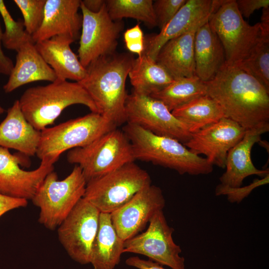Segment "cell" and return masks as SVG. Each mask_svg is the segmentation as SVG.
I'll return each instance as SVG.
<instances>
[{
  "label": "cell",
  "mask_w": 269,
  "mask_h": 269,
  "mask_svg": "<svg viewBox=\"0 0 269 269\" xmlns=\"http://www.w3.org/2000/svg\"><path fill=\"white\" fill-rule=\"evenodd\" d=\"M82 4L90 11L94 13L99 12L106 3L104 0H83Z\"/></svg>",
  "instance_id": "40"
},
{
  "label": "cell",
  "mask_w": 269,
  "mask_h": 269,
  "mask_svg": "<svg viewBox=\"0 0 269 269\" xmlns=\"http://www.w3.org/2000/svg\"><path fill=\"white\" fill-rule=\"evenodd\" d=\"M82 24L78 57L86 68L103 56L114 53L120 34L123 29L121 20H113L108 12L106 3L98 12L89 11L81 3Z\"/></svg>",
  "instance_id": "13"
},
{
  "label": "cell",
  "mask_w": 269,
  "mask_h": 269,
  "mask_svg": "<svg viewBox=\"0 0 269 269\" xmlns=\"http://www.w3.org/2000/svg\"><path fill=\"white\" fill-rule=\"evenodd\" d=\"M126 264L137 269H166L163 266L150 260H143L137 256L129 258L126 260Z\"/></svg>",
  "instance_id": "38"
},
{
  "label": "cell",
  "mask_w": 269,
  "mask_h": 269,
  "mask_svg": "<svg viewBox=\"0 0 269 269\" xmlns=\"http://www.w3.org/2000/svg\"><path fill=\"white\" fill-rule=\"evenodd\" d=\"M151 184L148 172L130 162L88 182L83 198L100 213L111 214Z\"/></svg>",
  "instance_id": "8"
},
{
  "label": "cell",
  "mask_w": 269,
  "mask_h": 269,
  "mask_svg": "<svg viewBox=\"0 0 269 269\" xmlns=\"http://www.w3.org/2000/svg\"><path fill=\"white\" fill-rule=\"evenodd\" d=\"M2 31L0 24V74L9 75L14 64L12 60L5 55L1 48Z\"/></svg>",
  "instance_id": "39"
},
{
  "label": "cell",
  "mask_w": 269,
  "mask_h": 269,
  "mask_svg": "<svg viewBox=\"0 0 269 269\" xmlns=\"http://www.w3.org/2000/svg\"><path fill=\"white\" fill-rule=\"evenodd\" d=\"M236 2L241 15L246 18L256 10L269 7V0H237Z\"/></svg>",
  "instance_id": "36"
},
{
  "label": "cell",
  "mask_w": 269,
  "mask_h": 269,
  "mask_svg": "<svg viewBox=\"0 0 269 269\" xmlns=\"http://www.w3.org/2000/svg\"><path fill=\"white\" fill-rule=\"evenodd\" d=\"M46 0H14L23 18L26 31L32 36L40 27Z\"/></svg>",
  "instance_id": "32"
},
{
  "label": "cell",
  "mask_w": 269,
  "mask_h": 269,
  "mask_svg": "<svg viewBox=\"0 0 269 269\" xmlns=\"http://www.w3.org/2000/svg\"><path fill=\"white\" fill-rule=\"evenodd\" d=\"M0 14L5 27L1 38L5 48L17 52L24 43L33 41L31 36L26 31L23 21L13 18L2 0H0Z\"/></svg>",
  "instance_id": "31"
},
{
  "label": "cell",
  "mask_w": 269,
  "mask_h": 269,
  "mask_svg": "<svg viewBox=\"0 0 269 269\" xmlns=\"http://www.w3.org/2000/svg\"><path fill=\"white\" fill-rule=\"evenodd\" d=\"M86 184L77 165L62 180L54 170L48 173L31 199L40 210L39 223L48 230L57 228L83 197Z\"/></svg>",
  "instance_id": "6"
},
{
  "label": "cell",
  "mask_w": 269,
  "mask_h": 269,
  "mask_svg": "<svg viewBox=\"0 0 269 269\" xmlns=\"http://www.w3.org/2000/svg\"><path fill=\"white\" fill-rule=\"evenodd\" d=\"M16 52L15 63L3 86L5 93H10L28 83L38 81L53 82L57 79L53 70L38 52L33 41L24 43Z\"/></svg>",
  "instance_id": "21"
},
{
  "label": "cell",
  "mask_w": 269,
  "mask_h": 269,
  "mask_svg": "<svg viewBox=\"0 0 269 269\" xmlns=\"http://www.w3.org/2000/svg\"><path fill=\"white\" fill-rule=\"evenodd\" d=\"M260 23L261 34L269 36V7L262 9Z\"/></svg>",
  "instance_id": "41"
},
{
  "label": "cell",
  "mask_w": 269,
  "mask_h": 269,
  "mask_svg": "<svg viewBox=\"0 0 269 269\" xmlns=\"http://www.w3.org/2000/svg\"><path fill=\"white\" fill-rule=\"evenodd\" d=\"M18 101L26 121L39 131L53 124L65 109L73 105H83L91 112L98 113L90 96L78 82L58 79L46 85L27 89Z\"/></svg>",
  "instance_id": "4"
},
{
  "label": "cell",
  "mask_w": 269,
  "mask_h": 269,
  "mask_svg": "<svg viewBox=\"0 0 269 269\" xmlns=\"http://www.w3.org/2000/svg\"><path fill=\"white\" fill-rule=\"evenodd\" d=\"M187 0H157L153 7L157 26L162 29L174 16Z\"/></svg>",
  "instance_id": "33"
},
{
  "label": "cell",
  "mask_w": 269,
  "mask_h": 269,
  "mask_svg": "<svg viewBox=\"0 0 269 269\" xmlns=\"http://www.w3.org/2000/svg\"><path fill=\"white\" fill-rule=\"evenodd\" d=\"M4 111V109L0 105V115L2 114Z\"/></svg>",
  "instance_id": "42"
},
{
  "label": "cell",
  "mask_w": 269,
  "mask_h": 269,
  "mask_svg": "<svg viewBox=\"0 0 269 269\" xmlns=\"http://www.w3.org/2000/svg\"><path fill=\"white\" fill-rule=\"evenodd\" d=\"M269 174L261 179H255L248 186L238 188L228 187L219 184L215 188V195L216 196L226 195L230 202L239 203L247 197L254 189L269 183Z\"/></svg>",
  "instance_id": "34"
},
{
  "label": "cell",
  "mask_w": 269,
  "mask_h": 269,
  "mask_svg": "<svg viewBox=\"0 0 269 269\" xmlns=\"http://www.w3.org/2000/svg\"><path fill=\"white\" fill-rule=\"evenodd\" d=\"M124 242L114 227L110 214L100 213L90 256V264L94 269H114L124 253Z\"/></svg>",
  "instance_id": "25"
},
{
  "label": "cell",
  "mask_w": 269,
  "mask_h": 269,
  "mask_svg": "<svg viewBox=\"0 0 269 269\" xmlns=\"http://www.w3.org/2000/svg\"><path fill=\"white\" fill-rule=\"evenodd\" d=\"M40 131L34 129L25 119L18 100L7 111L0 124V146L12 148L28 156L36 154Z\"/></svg>",
  "instance_id": "22"
},
{
  "label": "cell",
  "mask_w": 269,
  "mask_h": 269,
  "mask_svg": "<svg viewBox=\"0 0 269 269\" xmlns=\"http://www.w3.org/2000/svg\"><path fill=\"white\" fill-rule=\"evenodd\" d=\"M100 214L95 206L82 198L57 228L60 243L72 259L80 264H90Z\"/></svg>",
  "instance_id": "12"
},
{
  "label": "cell",
  "mask_w": 269,
  "mask_h": 269,
  "mask_svg": "<svg viewBox=\"0 0 269 269\" xmlns=\"http://www.w3.org/2000/svg\"><path fill=\"white\" fill-rule=\"evenodd\" d=\"M134 59L130 53L116 52L99 57L86 68V76L78 82L98 113L117 127L127 122L126 81Z\"/></svg>",
  "instance_id": "2"
},
{
  "label": "cell",
  "mask_w": 269,
  "mask_h": 269,
  "mask_svg": "<svg viewBox=\"0 0 269 269\" xmlns=\"http://www.w3.org/2000/svg\"><path fill=\"white\" fill-rule=\"evenodd\" d=\"M269 131V128L246 130L242 139L228 152L226 171L219 178L220 185L238 188L242 186L244 180L249 176L257 175L263 178L269 174L268 169H257L253 164L251 156L253 145L260 142L261 135Z\"/></svg>",
  "instance_id": "19"
},
{
  "label": "cell",
  "mask_w": 269,
  "mask_h": 269,
  "mask_svg": "<svg viewBox=\"0 0 269 269\" xmlns=\"http://www.w3.org/2000/svg\"><path fill=\"white\" fill-rule=\"evenodd\" d=\"M208 23L224 49L226 65L237 66L249 54L261 35L260 22L251 25L243 18L236 0H226L209 17Z\"/></svg>",
  "instance_id": "9"
},
{
  "label": "cell",
  "mask_w": 269,
  "mask_h": 269,
  "mask_svg": "<svg viewBox=\"0 0 269 269\" xmlns=\"http://www.w3.org/2000/svg\"><path fill=\"white\" fill-rule=\"evenodd\" d=\"M206 95L205 83L195 75L174 79L165 88L150 96L161 101L171 112L195 98Z\"/></svg>",
  "instance_id": "28"
},
{
  "label": "cell",
  "mask_w": 269,
  "mask_h": 269,
  "mask_svg": "<svg viewBox=\"0 0 269 269\" xmlns=\"http://www.w3.org/2000/svg\"><path fill=\"white\" fill-rule=\"evenodd\" d=\"M106 6L113 20L132 18L142 21L149 27L157 26L151 0H107Z\"/></svg>",
  "instance_id": "29"
},
{
  "label": "cell",
  "mask_w": 269,
  "mask_h": 269,
  "mask_svg": "<svg viewBox=\"0 0 269 269\" xmlns=\"http://www.w3.org/2000/svg\"><path fill=\"white\" fill-rule=\"evenodd\" d=\"M194 55L195 75L204 82L212 80L226 65L224 49L208 20L196 30Z\"/></svg>",
  "instance_id": "23"
},
{
  "label": "cell",
  "mask_w": 269,
  "mask_h": 269,
  "mask_svg": "<svg viewBox=\"0 0 269 269\" xmlns=\"http://www.w3.org/2000/svg\"><path fill=\"white\" fill-rule=\"evenodd\" d=\"M128 76L133 92L148 96L161 91L174 80L162 66L144 53L134 59Z\"/></svg>",
  "instance_id": "26"
},
{
  "label": "cell",
  "mask_w": 269,
  "mask_h": 269,
  "mask_svg": "<svg viewBox=\"0 0 269 269\" xmlns=\"http://www.w3.org/2000/svg\"><path fill=\"white\" fill-rule=\"evenodd\" d=\"M124 39L127 48L132 53L141 55L145 49V39L139 25L129 28L124 33Z\"/></svg>",
  "instance_id": "35"
},
{
  "label": "cell",
  "mask_w": 269,
  "mask_h": 269,
  "mask_svg": "<svg viewBox=\"0 0 269 269\" xmlns=\"http://www.w3.org/2000/svg\"><path fill=\"white\" fill-rule=\"evenodd\" d=\"M204 83L207 95L220 105L225 117L246 130L269 129V90L253 76L226 65Z\"/></svg>",
  "instance_id": "1"
},
{
  "label": "cell",
  "mask_w": 269,
  "mask_h": 269,
  "mask_svg": "<svg viewBox=\"0 0 269 269\" xmlns=\"http://www.w3.org/2000/svg\"><path fill=\"white\" fill-rule=\"evenodd\" d=\"M73 42L68 37L56 36L34 44L44 61L53 70L57 79L78 82L85 77L87 70L70 47Z\"/></svg>",
  "instance_id": "20"
},
{
  "label": "cell",
  "mask_w": 269,
  "mask_h": 269,
  "mask_svg": "<svg viewBox=\"0 0 269 269\" xmlns=\"http://www.w3.org/2000/svg\"><path fill=\"white\" fill-rule=\"evenodd\" d=\"M174 229L170 227L163 210L156 212L144 232L126 240L124 253L147 257L148 260L171 269H185L182 250L173 240Z\"/></svg>",
  "instance_id": "10"
},
{
  "label": "cell",
  "mask_w": 269,
  "mask_h": 269,
  "mask_svg": "<svg viewBox=\"0 0 269 269\" xmlns=\"http://www.w3.org/2000/svg\"><path fill=\"white\" fill-rule=\"evenodd\" d=\"M18 156L0 146V193L13 197L31 200L54 164L41 160L36 169L27 171L20 167Z\"/></svg>",
  "instance_id": "17"
},
{
  "label": "cell",
  "mask_w": 269,
  "mask_h": 269,
  "mask_svg": "<svg viewBox=\"0 0 269 269\" xmlns=\"http://www.w3.org/2000/svg\"><path fill=\"white\" fill-rule=\"evenodd\" d=\"M117 127L99 113L69 120L40 131L36 155L54 164L67 150L85 146Z\"/></svg>",
  "instance_id": "5"
},
{
  "label": "cell",
  "mask_w": 269,
  "mask_h": 269,
  "mask_svg": "<svg viewBox=\"0 0 269 269\" xmlns=\"http://www.w3.org/2000/svg\"><path fill=\"white\" fill-rule=\"evenodd\" d=\"M246 130L235 121L223 117L217 122L191 134L183 144L193 153L206 156L208 162L225 168L229 150L244 136Z\"/></svg>",
  "instance_id": "15"
},
{
  "label": "cell",
  "mask_w": 269,
  "mask_h": 269,
  "mask_svg": "<svg viewBox=\"0 0 269 269\" xmlns=\"http://www.w3.org/2000/svg\"><path fill=\"white\" fill-rule=\"evenodd\" d=\"M199 26L168 41L157 54L155 61L173 79L196 75L194 41L196 30Z\"/></svg>",
  "instance_id": "24"
},
{
  "label": "cell",
  "mask_w": 269,
  "mask_h": 269,
  "mask_svg": "<svg viewBox=\"0 0 269 269\" xmlns=\"http://www.w3.org/2000/svg\"><path fill=\"white\" fill-rule=\"evenodd\" d=\"M171 113L186 125L191 134L225 117L220 105L207 95L195 98Z\"/></svg>",
  "instance_id": "27"
},
{
  "label": "cell",
  "mask_w": 269,
  "mask_h": 269,
  "mask_svg": "<svg viewBox=\"0 0 269 269\" xmlns=\"http://www.w3.org/2000/svg\"><path fill=\"white\" fill-rule=\"evenodd\" d=\"M122 130L132 144L135 160L150 162L180 174H208L213 171V165L205 158L193 153L177 139L155 134L128 123Z\"/></svg>",
  "instance_id": "3"
},
{
  "label": "cell",
  "mask_w": 269,
  "mask_h": 269,
  "mask_svg": "<svg viewBox=\"0 0 269 269\" xmlns=\"http://www.w3.org/2000/svg\"><path fill=\"white\" fill-rule=\"evenodd\" d=\"M127 123L138 126L155 134L178 140L183 144L191 134L186 125L175 117L160 100L134 92L128 95L126 105Z\"/></svg>",
  "instance_id": "11"
},
{
  "label": "cell",
  "mask_w": 269,
  "mask_h": 269,
  "mask_svg": "<svg viewBox=\"0 0 269 269\" xmlns=\"http://www.w3.org/2000/svg\"><path fill=\"white\" fill-rule=\"evenodd\" d=\"M67 159L80 167L87 183L135 160L129 138L117 128L85 146L69 150Z\"/></svg>",
  "instance_id": "7"
},
{
  "label": "cell",
  "mask_w": 269,
  "mask_h": 269,
  "mask_svg": "<svg viewBox=\"0 0 269 269\" xmlns=\"http://www.w3.org/2000/svg\"><path fill=\"white\" fill-rule=\"evenodd\" d=\"M237 67L269 90V36L261 34L249 55Z\"/></svg>",
  "instance_id": "30"
},
{
  "label": "cell",
  "mask_w": 269,
  "mask_h": 269,
  "mask_svg": "<svg viewBox=\"0 0 269 269\" xmlns=\"http://www.w3.org/2000/svg\"><path fill=\"white\" fill-rule=\"evenodd\" d=\"M226 0H187L174 16L156 34L145 40L143 53L155 61L157 54L168 41L208 20Z\"/></svg>",
  "instance_id": "16"
},
{
  "label": "cell",
  "mask_w": 269,
  "mask_h": 269,
  "mask_svg": "<svg viewBox=\"0 0 269 269\" xmlns=\"http://www.w3.org/2000/svg\"><path fill=\"white\" fill-rule=\"evenodd\" d=\"M80 0H46L39 28L32 36L35 43L56 36H64L74 41L82 24Z\"/></svg>",
  "instance_id": "18"
},
{
  "label": "cell",
  "mask_w": 269,
  "mask_h": 269,
  "mask_svg": "<svg viewBox=\"0 0 269 269\" xmlns=\"http://www.w3.org/2000/svg\"><path fill=\"white\" fill-rule=\"evenodd\" d=\"M165 205L161 189L151 184L110 214L111 220L118 235L125 241L140 233L155 213L163 210Z\"/></svg>",
  "instance_id": "14"
},
{
  "label": "cell",
  "mask_w": 269,
  "mask_h": 269,
  "mask_svg": "<svg viewBox=\"0 0 269 269\" xmlns=\"http://www.w3.org/2000/svg\"><path fill=\"white\" fill-rule=\"evenodd\" d=\"M27 204L26 199L8 196L0 193V217L12 210L25 207Z\"/></svg>",
  "instance_id": "37"
}]
</instances>
